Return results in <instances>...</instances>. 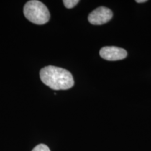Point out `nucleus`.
<instances>
[{"instance_id": "0eeeda50", "label": "nucleus", "mask_w": 151, "mask_h": 151, "mask_svg": "<svg viewBox=\"0 0 151 151\" xmlns=\"http://www.w3.org/2000/svg\"><path fill=\"white\" fill-rule=\"evenodd\" d=\"M147 0H137L136 2L137 3H143V2H146Z\"/></svg>"}, {"instance_id": "7ed1b4c3", "label": "nucleus", "mask_w": 151, "mask_h": 151, "mask_svg": "<svg viewBox=\"0 0 151 151\" xmlns=\"http://www.w3.org/2000/svg\"><path fill=\"white\" fill-rule=\"evenodd\" d=\"M113 12L104 6L98 7L88 16V21L94 25H101L108 22L112 18Z\"/></svg>"}, {"instance_id": "39448f33", "label": "nucleus", "mask_w": 151, "mask_h": 151, "mask_svg": "<svg viewBox=\"0 0 151 151\" xmlns=\"http://www.w3.org/2000/svg\"><path fill=\"white\" fill-rule=\"evenodd\" d=\"M79 2L78 0H64L63 3L66 8L72 9Z\"/></svg>"}, {"instance_id": "f257e3e1", "label": "nucleus", "mask_w": 151, "mask_h": 151, "mask_svg": "<svg viewBox=\"0 0 151 151\" xmlns=\"http://www.w3.org/2000/svg\"><path fill=\"white\" fill-rule=\"evenodd\" d=\"M42 82L52 90H68L74 85L73 76L69 71L55 66H48L40 71Z\"/></svg>"}, {"instance_id": "423d86ee", "label": "nucleus", "mask_w": 151, "mask_h": 151, "mask_svg": "<svg viewBox=\"0 0 151 151\" xmlns=\"http://www.w3.org/2000/svg\"><path fill=\"white\" fill-rule=\"evenodd\" d=\"M32 151H50L48 146L45 144H39L33 148Z\"/></svg>"}, {"instance_id": "f03ea898", "label": "nucleus", "mask_w": 151, "mask_h": 151, "mask_svg": "<svg viewBox=\"0 0 151 151\" xmlns=\"http://www.w3.org/2000/svg\"><path fill=\"white\" fill-rule=\"evenodd\" d=\"M23 13L28 20L37 24H46L50 18L46 6L37 0L27 1L24 6Z\"/></svg>"}, {"instance_id": "20e7f679", "label": "nucleus", "mask_w": 151, "mask_h": 151, "mask_svg": "<svg viewBox=\"0 0 151 151\" xmlns=\"http://www.w3.org/2000/svg\"><path fill=\"white\" fill-rule=\"evenodd\" d=\"M99 55L103 59L109 61L123 60L127 56V52L123 48L116 46H105L100 50Z\"/></svg>"}]
</instances>
